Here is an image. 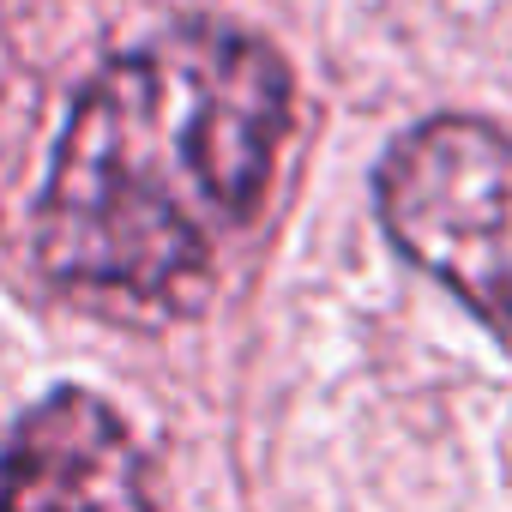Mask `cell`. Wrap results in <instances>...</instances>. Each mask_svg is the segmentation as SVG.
Segmentation results:
<instances>
[{"label":"cell","mask_w":512,"mask_h":512,"mask_svg":"<svg viewBox=\"0 0 512 512\" xmlns=\"http://www.w3.org/2000/svg\"><path fill=\"white\" fill-rule=\"evenodd\" d=\"M290 73L247 31L181 25L79 97L49 193L43 266L85 296L151 302L217 253L266 193Z\"/></svg>","instance_id":"1"},{"label":"cell","mask_w":512,"mask_h":512,"mask_svg":"<svg viewBox=\"0 0 512 512\" xmlns=\"http://www.w3.org/2000/svg\"><path fill=\"white\" fill-rule=\"evenodd\" d=\"M380 217L512 356V139L482 121H422L380 163Z\"/></svg>","instance_id":"2"},{"label":"cell","mask_w":512,"mask_h":512,"mask_svg":"<svg viewBox=\"0 0 512 512\" xmlns=\"http://www.w3.org/2000/svg\"><path fill=\"white\" fill-rule=\"evenodd\" d=\"M0 512H151L145 458L103 398L55 392L0 452Z\"/></svg>","instance_id":"3"}]
</instances>
